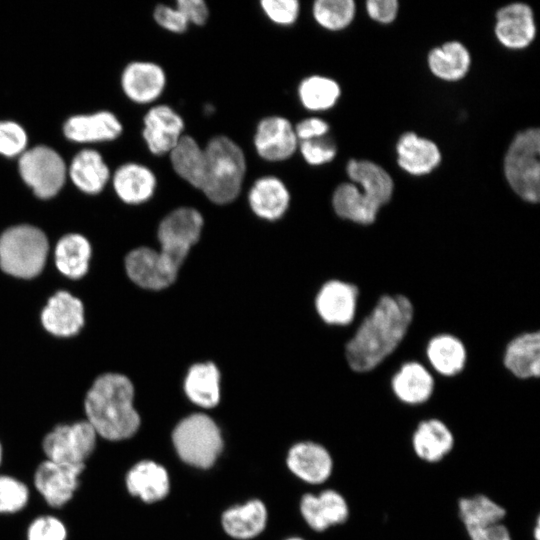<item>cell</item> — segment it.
<instances>
[{
    "label": "cell",
    "mask_w": 540,
    "mask_h": 540,
    "mask_svg": "<svg viewBox=\"0 0 540 540\" xmlns=\"http://www.w3.org/2000/svg\"><path fill=\"white\" fill-rule=\"evenodd\" d=\"M67 172L73 184L87 194L101 192L110 178L109 168L101 154L93 149L79 151Z\"/></svg>",
    "instance_id": "32"
},
{
    "label": "cell",
    "mask_w": 540,
    "mask_h": 540,
    "mask_svg": "<svg viewBox=\"0 0 540 540\" xmlns=\"http://www.w3.org/2000/svg\"><path fill=\"white\" fill-rule=\"evenodd\" d=\"M268 512L258 499L233 506L221 516L224 531L232 538L248 540L258 536L266 527Z\"/></svg>",
    "instance_id": "28"
},
{
    "label": "cell",
    "mask_w": 540,
    "mask_h": 540,
    "mask_svg": "<svg viewBox=\"0 0 540 540\" xmlns=\"http://www.w3.org/2000/svg\"><path fill=\"white\" fill-rule=\"evenodd\" d=\"M426 356L438 374L453 377L463 371L467 361V350L460 338L449 333H441L428 341Z\"/></svg>",
    "instance_id": "30"
},
{
    "label": "cell",
    "mask_w": 540,
    "mask_h": 540,
    "mask_svg": "<svg viewBox=\"0 0 540 540\" xmlns=\"http://www.w3.org/2000/svg\"><path fill=\"white\" fill-rule=\"evenodd\" d=\"M286 540H305V539H303L301 537H290V538H288Z\"/></svg>",
    "instance_id": "50"
},
{
    "label": "cell",
    "mask_w": 540,
    "mask_h": 540,
    "mask_svg": "<svg viewBox=\"0 0 540 540\" xmlns=\"http://www.w3.org/2000/svg\"><path fill=\"white\" fill-rule=\"evenodd\" d=\"M299 507L305 523L319 533L345 525L352 513L348 498L334 488L304 494Z\"/></svg>",
    "instance_id": "11"
},
{
    "label": "cell",
    "mask_w": 540,
    "mask_h": 540,
    "mask_svg": "<svg viewBox=\"0 0 540 540\" xmlns=\"http://www.w3.org/2000/svg\"><path fill=\"white\" fill-rule=\"evenodd\" d=\"M455 508L463 529L505 522L508 516L507 508L485 492L460 496Z\"/></svg>",
    "instance_id": "26"
},
{
    "label": "cell",
    "mask_w": 540,
    "mask_h": 540,
    "mask_svg": "<svg viewBox=\"0 0 540 540\" xmlns=\"http://www.w3.org/2000/svg\"><path fill=\"white\" fill-rule=\"evenodd\" d=\"M356 4L353 0H316L312 15L316 23L329 31H340L353 21Z\"/></svg>",
    "instance_id": "37"
},
{
    "label": "cell",
    "mask_w": 540,
    "mask_h": 540,
    "mask_svg": "<svg viewBox=\"0 0 540 540\" xmlns=\"http://www.w3.org/2000/svg\"><path fill=\"white\" fill-rule=\"evenodd\" d=\"M31 490L20 478L0 473V515H14L23 511L30 502Z\"/></svg>",
    "instance_id": "38"
},
{
    "label": "cell",
    "mask_w": 540,
    "mask_h": 540,
    "mask_svg": "<svg viewBox=\"0 0 540 540\" xmlns=\"http://www.w3.org/2000/svg\"><path fill=\"white\" fill-rule=\"evenodd\" d=\"M123 126L110 111H98L88 115H74L63 125L65 137L77 143L111 141L118 138Z\"/></svg>",
    "instance_id": "20"
},
{
    "label": "cell",
    "mask_w": 540,
    "mask_h": 540,
    "mask_svg": "<svg viewBox=\"0 0 540 540\" xmlns=\"http://www.w3.org/2000/svg\"><path fill=\"white\" fill-rule=\"evenodd\" d=\"M219 381V371L213 363L195 364L185 378L184 390L194 404L212 408L220 399Z\"/></svg>",
    "instance_id": "35"
},
{
    "label": "cell",
    "mask_w": 540,
    "mask_h": 540,
    "mask_svg": "<svg viewBox=\"0 0 540 540\" xmlns=\"http://www.w3.org/2000/svg\"><path fill=\"white\" fill-rule=\"evenodd\" d=\"M540 131L528 128L516 134L504 157V175L511 189L524 201L540 199Z\"/></svg>",
    "instance_id": "5"
},
{
    "label": "cell",
    "mask_w": 540,
    "mask_h": 540,
    "mask_svg": "<svg viewBox=\"0 0 540 540\" xmlns=\"http://www.w3.org/2000/svg\"><path fill=\"white\" fill-rule=\"evenodd\" d=\"M134 387L124 375L106 373L95 379L84 399L85 420L99 439L118 442L133 437L141 424L133 404Z\"/></svg>",
    "instance_id": "2"
},
{
    "label": "cell",
    "mask_w": 540,
    "mask_h": 540,
    "mask_svg": "<svg viewBox=\"0 0 540 540\" xmlns=\"http://www.w3.org/2000/svg\"><path fill=\"white\" fill-rule=\"evenodd\" d=\"M188 24L203 26L209 18V8L203 0H177L175 6Z\"/></svg>",
    "instance_id": "45"
},
{
    "label": "cell",
    "mask_w": 540,
    "mask_h": 540,
    "mask_svg": "<svg viewBox=\"0 0 540 540\" xmlns=\"http://www.w3.org/2000/svg\"><path fill=\"white\" fill-rule=\"evenodd\" d=\"M494 32L508 49H524L534 40L536 26L532 8L525 3H511L496 13Z\"/></svg>",
    "instance_id": "17"
},
{
    "label": "cell",
    "mask_w": 540,
    "mask_h": 540,
    "mask_svg": "<svg viewBox=\"0 0 540 540\" xmlns=\"http://www.w3.org/2000/svg\"><path fill=\"white\" fill-rule=\"evenodd\" d=\"M298 149L305 162L311 166L329 163L337 154L335 143L326 136L299 142Z\"/></svg>",
    "instance_id": "42"
},
{
    "label": "cell",
    "mask_w": 540,
    "mask_h": 540,
    "mask_svg": "<svg viewBox=\"0 0 540 540\" xmlns=\"http://www.w3.org/2000/svg\"><path fill=\"white\" fill-rule=\"evenodd\" d=\"M128 493L144 503H154L164 499L170 489L166 469L152 460H141L130 467L125 475Z\"/></svg>",
    "instance_id": "21"
},
{
    "label": "cell",
    "mask_w": 540,
    "mask_h": 540,
    "mask_svg": "<svg viewBox=\"0 0 540 540\" xmlns=\"http://www.w3.org/2000/svg\"><path fill=\"white\" fill-rule=\"evenodd\" d=\"M297 95L306 110L320 112L331 109L337 103L341 89L332 78L311 75L299 83Z\"/></svg>",
    "instance_id": "36"
},
{
    "label": "cell",
    "mask_w": 540,
    "mask_h": 540,
    "mask_svg": "<svg viewBox=\"0 0 540 540\" xmlns=\"http://www.w3.org/2000/svg\"><path fill=\"white\" fill-rule=\"evenodd\" d=\"M174 172L185 182L201 190L206 172L204 147L190 135H183L168 153Z\"/></svg>",
    "instance_id": "29"
},
{
    "label": "cell",
    "mask_w": 540,
    "mask_h": 540,
    "mask_svg": "<svg viewBox=\"0 0 540 540\" xmlns=\"http://www.w3.org/2000/svg\"><path fill=\"white\" fill-rule=\"evenodd\" d=\"M99 437L85 420L60 423L41 440L45 459L68 465H86L94 454Z\"/></svg>",
    "instance_id": "7"
},
{
    "label": "cell",
    "mask_w": 540,
    "mask_h": 540,
    "mask_svg": "<svg viewBox=\"0 0 540 540\" xmlns=\"http://www.w3.org/2000/svg\"><path fill=\"white\" fill-rule=\"evenodd\" d=\"M399 5L396 0H368L366 11L369 17L382 24H389L397 17Z\"/></svg>",
    "instance_id": "47"
},
{
    "label": "cell",
    "mask_w": 540,
    "mask_h": 540,
    "mask_svg": "<svg viewBox=\"0 0 540 540\" xmlns=\"http://www.w3.org/2000/svg\"><path fill=\"white\" fill-rule=\"evenodd\" d=\"M332 206L337 216L360 225L373 224L381 209L354 183L337 186L332 196Z\"/></svg>",
    "instance_id": "31"
},
{
    "label": "cell",
    "mask_w": 540,
    "mask_h": 540,
    "mask_svg": "<svg viewBox=\"0 0 540 540\" xmlns=\"http://www.w3.org/2000/svg\"><path fill=\"white\" fill-rule=\"evenodd\" d=\"M172 441L181 460L200 469L213 466L223 448L220 429L203 413L182 419L173 430Z\"/></svg>",
    "instance_id": "6"
},
{
    "label": "cell",
    "mask_w": 540,
    "mask_h": 540,
    "mask_svg": "<svg viewBox=\"0 0 540 540\" xmlns=\"http://www.w3.org/2000/svg\"><path fill=\"white\" fill-rule=\"evenodd\" d=\"M206 172L201 191L218 205L234 201L241 192L246 174V157L230 137L217 135L204 147Z\"/></svg>",
    "instance_id": "3"
},
{
    "label": "cell",
    "mask_w": 540,
    "mask_h": 540,
    "mask_svg": "<svg viewBox=\"0 0 540 540\" xmlns=\"http://www.w3.org/2000/svg\"><path fill=\"white\" fill-rule=\"evenodd\" d=\"M468 540H514L511 528L506 522L463 529Z\"/></svg>",
    "instance_id": "44"
},
{
    "label": "cell",
    "mask_w": 540,
    "mask_h": 540,
    "mask_svg": "<svg viewBox=\"0 0 540 540\" xmlns=\"http://www.w3.org/2000/svg\"><path fill=\"white\" fill-rule=\"evenodd\" d=\"M28 136L25 129L12 120L0 121V154L5 157L20 156L26 151Z\"/></svg>",
    "instance_id": "40"
},
{
    "label": "cell",
    "mask_w": 540,
    "mask_h": 540,
    "mask_svg": "<svg viewBox=\"0 0 540 540\" xmlns=\"http://www.w3.org/2000/svg\"><path fill=\"white\" fill-rule=\"evenodd\" d=\"M69 535L66 523L54 514H41L34 517L25 532L26 540H67Z\"/></svg>",
    "instance_id": "39"
},
{
    "label": "cell",
    "mask_w": 540,
    "mask_h": 540,
    "mask_svg": "<svg viewBox=\"0 0 540 540\" xmlns=\"http://www.w3.org/2000/svg\"><path fill=\"white\" fill-rule=\"evenodd\" d=\"M414 318L411 300L401 294L381 296L345 345V358L356 373L379 366L402 343Z\"/></svg>",
    "instance_id": "1"
},
{
    "label": "cell",
    "mask_w": 540,
    "mask_h": 540,
    "mask_svg": "<svg viewBox=\"0 0 540 540\" xmlns=\"http://www.w3.org/2000/svg\"><path fill=\"white\" fill-rule=\"evenodd\" d=\"M531 538L532 540H540V517L538 514H536L531 526Z\"/></svg>",
    "instance_id": "48"
},
{
    "label": "cell",
    "mask_w": 540,
    "mask_h": 540,
    "mask_svg": "<svg viewBox=\"0 0 540 540\" xmlns=\"http://www.w3.org/2000/svg\"><path fill=\"white\" fill-rule=\"evenodd\" d=\"M287 466L300 480L310 485L326 483L334 472V458L323 444L315 441H301L288 451Z\"/></svg>",
    "instance_id": "13"
},
{
    "label": "cell",
    "mask_w": 540,
    "mask_h": 540,
    "mask_svg": "<svg viewBox=\"0 0 540 540\" xmlns=\"http://www.w3.org/2000/svg\"><path fill=\"white\" fill-rule=\"evenodd\" d=\"M504 367L516 378L528 380L540 375V333L523 332L512 338L503 353Z\"/></svg>",
    "instance_id": "23"
},
{
    "label": "cell",
    "mask_w": 540,
    "mask_h": 540,
    "mask_svg": "<svg viewBox=\"0 0 540 540\" xmlns=\"http://www.w3.org/2000/svg\"><path fill=\"white\" fill-rule=\"evenodd\" d=\"M112 185L123 202L137 205L148 201L154 195L157 178L149 167L129 162L115 171Z\"/></svg>",
    "instance_id": "25"
},
{
    "label": "cell",
    "mask_w": 540,
    "mask_h": 540,
    "mask_svg": "<svg viewBox=\"0 0 540 540\" xmlns=\"http://www.w3.org/2000/svg\"><path fill=\"white\" fill-rule=\"evenodd\" d=\"M390 387L400 403L417 407L430 401L435 391V380L422 363L408 361L392 376Z\"/></svg>",
    "instance_id": "18"
},
{
    "label": "cell",
    "mask_w": 540,
    "mask_h": 540,
    "mask_svg": "<svg viewBox=\"0 0 540 540\" xmlns=\"http://www.w3.org/2000/svg\"><path fill=\"white\" fill-rule=\"evenodd\" d=\"M54 255L56 267L63 275L79 279L88 270L91 245L83 235L70 233L57 242Z\"/></svg>",
    "instance_id": "34"
},
{
    "label": "cell",
    "mask_w": 540,
    "mask_h": 540,
    "mask_svg": "<svg viewBox=\"0 0 540 540\" xmlns=\"http://www.w3.org/2000/svg\"><path fill=\"white\" fill-rule=\"evenodd\" d=\"M253 145L260 158L268 162H282L298 149L294 125L289 119L270 115L262 118L255 129Z\"/></svg>",
    "instance_id": "12"
},
{
    "label": "cell",
    "mask_w": 540,
    "mask_h": 540,
    "mask_svg": "<svg viewBox=\"0 0 540 540\" xmlns=\"http://www.w3.org/2000/svg\"><path fill=\"white\" fill-rule=\"evenodd\" d=\"M155 22L164 30L182 34L187 31L189 24L181 12L167 4H158L153 11Z\"/></svg>",
    "instance_id": "43"
},
{
    "label": "cell",
    "mask_w": 540,
    "mask_h": 540,
    "mask_svg": "<svg viewBox=\"0 0 540 540\" xmlns=\"http://www.w3.org/2000/svg\"><path fill=\"white\" fill-rule=\"evenodd\" d=\"M456 443L453 429L438 417L419 420L409 438L412 455L426 465L444 462L455 450Z\"/></svg>",
    "instance_id": "10"
},
{
    "label": "cell",
    "mask_w": 540,
    "mask_h": 540,
    "mask_svg": "<svg viewBox=\"0 0 540 540\" xmlns=\"http://www.w3.org/2000/svg\"><path fill=\"white\" fill-rule=\"evenodd\" d=\"M359 289L355 284L330 280L319 290L315 306L319 316L330 325L346 326L356 315Z\"/></svg>",
    "instance_id": "15"
},
{
    "label": "cell",
    "mask_w": 540,
    "mask_h": 540,
    "mask_svg": "<svg viewBox=\"0 0 540 540\" xmlns=\"http://www.w3.org/2000/svg\"><path fill=\"white\" fill-rule=\"evenodd\" d=\"M431 73L444 81H459L471 65L468 49L459 41H448L433 48L427 57Z\"/></svg>",
    "instance_id": "33"
},
{
    "label": "cell",
    "mask_w": 540,
    "mask_h": 540,
    "mask_svg": "<svg viewBox=\"0 0 540 540\" xmlns=\"http://www.w3.org/2000/svg\"><path fill=\"white\" fill-rule=\"evenodd\" d=\"M3 460H4V447H3V444L0 440V467L3 463Z\"/></svg>",
    "instance_id": "49"
},
{
    "label": "cell",
    "mask_w": 540,
    "mask_h": 540,
    "mask_svg": "<svg viewBox=\"0 0 540 540\" xmlns=\"http://www.w3.org/2000/svg\"><path fill=\"white\" fill-rule=\"evenodd\" d=\"M346 172L354 184L361 187V191L382 208L393 195L394 183L391 176L378 164L368 160L348 161Z\"/></svg>",
    "instance_id": "27"
},
{
    "label": "cell",
    "mask_w": 540,
    "mask_h": 540,
    "mask_svg": "<svg viewBox=\"0 0 540 540\" xmlns=\"http://www.w3.org/2000/svg\"><path fill=\"white\" fill-rule=\"evenodd\" d=\"M248 203L258 217L274 221L281 218L288 209L290 193L280 178L265 175L256 179L250 187Z\"/></svg>",
    "instance_id": "24"
},
{
    "label": "cell",
    "mask_w": 540,
    "mask_h": 540,
    "mask_svg": "<svg viewBox=\"0 0 540 540\" xmlns=\"http://www.w3.org/2000/svg\"><path fill=\"white\" fill-rule=\"evenodd\" d=\"M396 152L398 165L414 176L429 174L441 162V152L437 144L414 132H406L400 136Z\"/></svg>",
    "instance_id": "22"
},
{
    "label": "cell",
    "mask_w": 540,
    "mask_h": 540,
    "mask_svg": "<svg viewBox=\"0 0 540 540\" xmlns=\"http://www.w3.org/2000/svg\"><path fill=\"white\" fill-rule=\"evenodd\" d=\"M48 250L41 229L28 224L10 227L0 236V267L14 277L33 278L42 271Z\"/></svg>",
    "instance_id": "4"
},
{
    "label": "cell",
    "mask_w": 540,
    "mask_h": 540,
    "mask_svg": "<svg viewBox=\"0 0 540 540\" xmlns=\"http://www.w3.org/2000/svg\"><path fill=\"white\" fill-rule=\"evenodd\" d=\"M260 7L265 16L279 26L293 25L300 14V3L297 0H262Z\"/></svg>",
    "instance_id": "41"
},
{
    "label": "cell",
    "mask_w": 540,
    "mask_h": 540,
    "mask_svg": "<svg viewBox=\"0 0 540 540\" xmlns=\"http://www.w3.org/2000/svg\"><path fill=\"white\" fill-rule=\"evenodd\" d=\"M18 168L23 181L41 199L54 197L67 176L64 159L45 145L26 149L19 157Z\"/></svg>",
    "instance_id": "8"
},
{
    "label": "cell",
    "mask_w": 540,
    "mask_h": 540,
    "mask_svg": "<svg viewBox=\"0 0 540 540\" xmlns=\"http://www.w3.org/2000/svg\"><path fill=\"white\" fill-rule=\"evenodd\" d=\"M85 469L86 465H68L43 459L33 472V488L47 506L63 508L78 491Z\"/></svg>",
    "instance_id": "9"
},
{
    "label": "cell",
    "mask_w": 540,
    "mask_h": 540,
    "mask_svg": "<svg viewBox=\"0 0 540 540\" xmlns=\"http://www.w3.org/2000/svg\"><path fill=\"white\" fill-rule=\"evenodd\" d=\"M166 84L165 70L151 61H133L121 74L124 94L137 104L155 102L164 92Z\"/></svg>",
    "instance_id": "16"
},
{
    "label": "cell",
    "mask_w": 540,
    "mask_h": 540,
    "mask_svg": "<svg viewBox=\"0 0 540 540\" xmlns=\"http://www.w3.org/2000/svg\"><path fill=\"white\" fill-rule=\"evenodd\" d=\"M43 327L59 337L76 335L84 325L82 302L67 291L51 296L41 313Z\"/></svg>",
    "instance_id": "19"
},
{
    "label": "cell",
    "mask_w": 540,
    "mask_h": 540,
    "mask_svg": "<svg viewBox=\"0 0 540 540\" xmlns=\"http://www.w3.org/2000/svg\"><path fill=\"white\" fill-rule=\"evenodd\" d=\"M329 129L328 123L318 117L305 118L294 126L299 142L325 137Z\"/></svg>",
    "instance_id": "46"
},
{
    "label": "cell",
    "mask_w": 540,
    "mask_h": 540,
    "mask_svg": "<svg viewBox=\"0 0 540 540\" xmlns=\"http://www.w3.org/2000/svg\"><path fill=\"white\" fill-rule=\"evenodd\" d=\"M143 124V139L156 156L168 154L184 135L182 116L167 104L152 106L145 114Z\"/></svg>",
    "instance_id": "14"
}]
</instances>
